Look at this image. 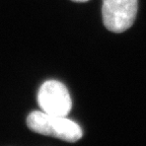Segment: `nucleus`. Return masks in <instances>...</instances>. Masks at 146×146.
<instances>
[{
  "mask_svg": "<svg viewBox=\"0 0 146 146\" xmlns=\"http://www.w3.org/2000/svg\"><path fill=\"white\" fill-rule=\"evenodd\" d=\"M27 125L33 132L66 142H76L82 137L81 128L75 122L67 117L47 114L43 111L31 113L27 118Z\"/></svg>",
  "mask_w": 146,
  "mask_h": 146,
  "instance_id": "f257e3e1",
  "label": "nucleus"
},
{
  "mask_svg": "<svg viewBox=\"0 0 146 146\" xmlns=\"http://www.w3.org/2000/svg\"><path fill=\"white\" fill-rule=\"evenodd\" d=\"M138 0H103V21L113 33H123L134 23Z\"/></svg>",
  "mask_w": 146,
  "mask_h": 146,
  "instance_id": "f03ea898",
  "label": "nucleus"
},
{
  "mask_svg": "<svg viewBox=\"0 0 146 146\" xmlns=\"http://www.w3.org/2000/svg\"><path fill=\"white\" fill-rule=\"evenodd\" d=\"M38 102L47 114L67 117L72 108L70 94L66 86L57 80H48L40 87Z\"/></svg>",
  "mask_w": 146,
  "mask_h": 146,
  "instance_id": "7ed1b4c3",
  "label": "nucleus"
},
{
  "mask_svg": "<svg viewBox=\"0 0 146 146\" xmlns=\"http://www.w3.org/2000/svg\"><path fill=\"white\" fill-rule=\"evenodd\" d=\"M71 1H74V2H86L88 0H71Z\"/></svg>",
  "mask_w": 146,
  "mask_h": 146,
  "instance_id": "20e7f679",
  "label": "nucleus"
}]
</instances>
